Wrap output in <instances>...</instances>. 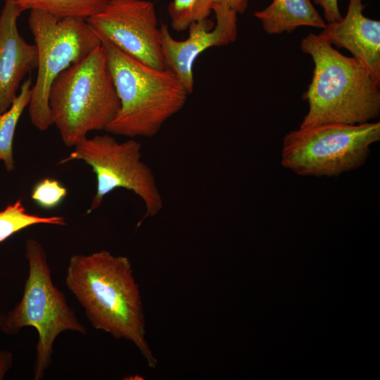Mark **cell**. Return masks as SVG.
<instances>
[{"label": "cell", "mask_w": 380, "mask_h": 380, "mask_svg": "<svg viewBox=\"0 0 380 380\" xmlns=\"http://www.w3.org/2000/svg\"><path fill=\"white\" fill-rule=\"evenodd\" d=\"M65 283L94 328L132 342L150 367L156 366L146 338L139 286L127 257L106 250L75 254L69 260Z\"/></svg>", "instance_id": "1"}, {"label": "cell", "mask_w": 380, "mask_h": 380, "mask_svg": "<svg viewBox=\"0 0 380 380\" xmlns=\"http://www.w3.org/2000/svg\"><path fill=\"white\" fill-rule=\"evenodd\" d=\"M315 64L311 83L303 94L308 111L300 127L324 123L361 124L380 115V82L354 57H348L319 35L300 43Z\"/></svg>", "instance_id": "2"}, {"label": "cell", "mask_w": 380, "mask_h": 380, "mask_svg": "<svg viewBox=\"0 0 380 380\" xmlns=\"http://www.w3.org/2000/svg\"><path fill=\"white\" fill-rule=\"evenodd\" d=\"M96 32L120 102L119 111L105 131L133 139L156 136L184 106L189 95L186 87L171 69L146 65Z\"/></svg>", "instance_id": "3"}, {"label": "cell", "mask_w": 380, "mask_h": 380, "mask_svg": "<svg viewBox=\"0 0 380 380\" xmlns=\"http://www.w3.org/2000/svg\"><path fill=\"white\" fill-rule=\"evenodd\" d=\"M49 105L65 146H75L91 131L105 130L120 102L101 44L54 80Z\"/></svg>", "instance_id": "4"}, {"label": "cell", "mask_w": 380, "mask_h": 380, "mask_svg": "<svg viewBox=\"0 0 380 380\" xmlns=\"http://www.w3.org/2000/svg\"><path fill=\"white\" fill-rule=\"evenodd\" d=\"M25 256L28 262V275L20 301L10 311L0 315V330L15 335L27 327L38 334L34 365V379L44 378L53 362V343L57 336L68 330L86 335L65 294L53 282L44 248L36 239L25 243Z\"/></svg>", "instance_id": "5"}, {"label": "cell", "mask_w": 380, "mask_h": 380, "mask_svg": "<svg viewBox=\"0 0 380 380\" xmlns=\"http://www.w3.org/2000/svg\"><path fill=\"white\" fill-rule=\"evenodd\" d=\"M379 139V122L300 127L284 137L281 162L298 175L337 177L362 166Z\"/></svg>", "instance_id": "6"}, {"label": "cell", "mask_w": 380, "mask_h": 380, "mask_svg": "<svg viewBox=\"0 0 380 380\" xmlns=\"http://www.w3.org/2000/svg\"><path fill=\"white\" fill-rule=\"evenodd\" d=\"M28 25L37 51V75L32 87L28 112L32 124L37 129L46 131L53 125L49 105L53 82L101 42L95 30L82 18H58L31 10Z\"/></svg>", "instance_id": "7"}, {"label": "cell", "mask_w": 380, "mask_h": 380, "mask_svg": "<svg viewBox=\"0 0 380 380\" xmlns=\"http://www.w3.org/2000/svg\"><path fill=\"white\" fill-rule=\"evenodd\" d=\"M74 147L73 151L58 164L81 160L96 175V191L87 214L99 208L104 198L119 188L134 193L145 205V215L137 227L146 218L156 216L162 210L163 200L153 170L142 160L139 142L133 138L119 142L106 134L87 137Z\"/></svg>", "instance_id": "8"}, {"label": "cell", "mask_w": 380, "mask_h": 380, "mask_svg": "<svg viewBox=\"0 0 380 380\" xmlns=\"http://www.w3.org/2000/svg\"><path fill=\"white\" fill-rule=\"evenodd\" d=\"M86 20L125 53L153 68H165L153 2L108 0L101 11Z\"/></svg>", "instance_id": "9"}, {"label": "cell", "mask_w": 380, "mask_h": 380, "mask_svg": "<svg viewBox=\"0 0 380 380\" xmlns=\"http://www.w3.org/2000/svg\"><path fill=\"white\" fill-rule=\"evenodd\" d=\"M216 24L208 18L192 23L189 36L183 41L174 39L165 24L160 26L161 51L165 68L179 78L189 94L194 86V63L205 50L234 42L237 38V13L222 4L213 3Z\"/></svg>", "instance_id": "10"}, {"label": "cell", "mask_w": 380, "mask_h": 380, "mask_svg": "<svg viewBox=\"0 0 380 380\" xmlns=\"http://www.w3.org/2000/svg\"><path fill=\"white\" fill-rule=\"evenodd\" d=\"M15 0H5L0 12V114L9 108L25 76L37 66V51L20 34L21 13Z\"/></svg>", "instance_id": "11"}, {"label": "cell", "mask_w": 380, "mask_h": 380, "mask_svg": "<svg viewBox=\"0 0 380 380\" xmlns=\"http://www.w3.org/2000/svg\"><path fill=\"white\" fill-rule=\"evenodd\" d=\"M365 6L363 0H349L345 17L326 24L318 35L349 51L380 82V21L364 15Z\"/></svg>", "instance_id": "12"}, {"label": "cell", "mask_w": 380, "mask_h": 380, "mask_svg": "<svg viewBox=\"0 0 380 380\" xmlns=\"http://www.w3.org/2000/svg\"><path fill=\"white\" fill-rule=\"evenodd\" d=\"M254 15L269 34L291 32L300 26L323 29L326 25L311 0H273Z\"/></svg>", "instance_id": "13"}, {"label": "cell", "mask_w": 380, "mask_h": 380, "mask_svg": "<svg viewBox=\"0 0 380 380\" xmlns=\"http://www.w3.org/2000/svg\"><path fill=\"white\" fill-rule=\"evenodd\" d=\"M32 87V79L25 80L11 106L0 114V161L4 162L8 172L13 171L15 167L13 148L14 135L18 121L29 105Z\"/></svg>", "instance_id": "14"}, {"label": "cell", "mask_w": 380, "mask_h": 380, "mask_svg": "<svg viewBox=\"0 0 380 380\" xmlns=\"http://www.w3.org/2000/svg\"><path fill=\"white\" fill-rule=\"evenodd\" d=\"M108 0H15L21 12L39 10L58 18L87 20L101 11Z\"/></svg>", "instance_id": "15"}, {"label": "cell", "mask_w": 380, "mask_h": 380, "mask_svg": "<svg viewBox=\"0 0 380 380\" xmlns=\"http://www.w3.org/2000/svg\"><path fill=\"white\" fill-rule=\"evenodd\" d=\"M41 224L65 226L67 222L62 216L43 217L30 213L19 199L0 210V243L27 227Z\"/></svg>", "instance_id": "16"}, {"label": "cell", "mask_w": 380, "mask_h": 380, "mask_svg": "<svg viewBox=\"0 0 380 380\" xmlns=\"http://www.w3.org/2000/svg\"><path fill=\"white\" fill-rule=\"evenodd\" d=\"M213 4V0H173L167 7L172 29L182 32L192 23L208 18Z\"/></svg>", "instance_id": "17"}, {"label": "cell", "mask_w": 380, "mask_h": 380, "mask_svg": "<svg viewBox=\"0 0 380 380\" xmlns=\"http://www.w3.org/2000/svg\"><path fill=\"white\" fill-rule=\"evenodd\" d=\"M67 194V189L60 182L44 178L32 188L31 198L42 208L49 210L57 207Z\"/></svg>", "instance_id": "18"}, {"label": "cell", "mask_w": 380, "mask_h": 380, "mask_svg": "<svg viewBox=\"0 0 380 380\" xmlns=\"http://www.w3.org/2000/svg\"><path fill=\"white\" fill-rule=\"evenodd\" d=\"M313 2L323 8L324 18L328 23L342 19L338 0H313Z\"/></svg>", "instance_id": "19"}, {"label": "cell", "mask_w": 380, "mask_h": 380, "mask_svg": "<svg viewBox=\"0 0 380 380\" xmlns=\"http://www.w3.org/2000/svg\"><path fill=\"white\" fill-rule=\"evenodd\" d=\"M215 4H222L237 13H243L248 8V0H213Z\"/></svg>", "instance_id": "20"}, {"label": "cell", "mask_w": 380, "mask_h": 380, "mask_svg": "<svg viewBox=\"0 0 380 380\" xmlns=\"http://www.w3.org/2000/svg\"><path fill=\"white\" fill-rule=\"evenodd\" d=\"M13 364V357L8 350H0V380L3 379Z\"/></svg>", "instance_id": "21"}]
</instances>
